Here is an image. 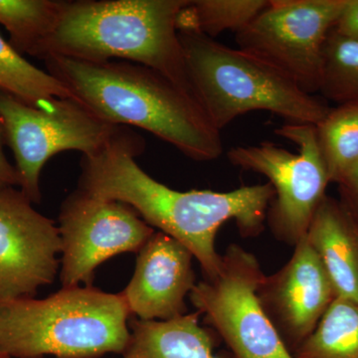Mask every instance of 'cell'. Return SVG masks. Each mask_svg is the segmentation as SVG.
I'll list each match as a JSON object with an SVG mask.
<instances>
[{
  "instance_id": "30bf717a",
  "label": "cell",
  "mask_w": 358,
  "mask_h": 358,
  "mask_svg": "<svg viewBox=\"0 0 358 358\" xmlns=\"http://www.w3.org/2000/svg\"><path fill=\"white\" fill-rule=\"evenodd\" d=\"M58 219L62 287L93 286L103 263L138 253L155 232L129 205L79 188L61 205Z\"/></svg>"
},
{
  "instance_id": "5bb4252c",
  "label": "cell",
  "mask_w": 358,
  "mask_h": 358,
  "mask_svg": "<svg viewBox=\"0 0 358 358\" xmlns=\"http://www.w3.org/2000/svg\"><path fill=\"white\" fill-rule=\"evenodd\" d=\"M306 239L327 271L336 298L358 301V224L345 205L324 197Z\"/></svg>"
},
{
  "instance_id": "4fadbf2b",
  "label": "cell",
  "mask_w": 358,
  "mask_h": 358,
  "mask_svg": "<svg viewBox=\"0 0 358 358\" xmlns=\"http://www.w3.org/2000/svg\"><path fill=\"white\" fill-rule=\"evenodd\" d=\"M192 252L178 240L155 231L138 251L128 286L121 292L131 315L141 320H169L187 312L194 288Z\"/></svg>"
},
{
  "instance_id": "7c38bea8",
  "label": "cell",
  "mask_w": 358,
  "mask_h": 358,
  "mask_svg": "<svg viewBox=\"0 0 358 358\" xmlns=\"http://www.w3.org/2000/svg\"><path fill=\"white\" fill-rule=\"evenodd\" d=\"M258 296L292 355L315 331L336 293L315 250L303 237L284 267L265 275Z\"/></svg>"
},
{
  "instance_id": "ba28073f",
  "label": "cell",
  "mask_w": 358,
  "mask_h": 358,
  "mask_svg": "<svg viewBox=\"0 0 358 358\" xmlns=\"http://www.w3.org/2000/svg\"><path fill=\"white\" fill-rule=\"evenodd\" d=\"M265 275L255 255L231 244L218 274L195 284L188 296L236 358H294L261 305Z\"/></svg>"
},
{
  "instance_id": "e0dca14e",
  "label": "cell",
  "mask_w": 358,
  "mask_h": 358,
  "mask_svg": "<svg viewBox=\"0 0 358 358\" xmlns=\"http://www.w3.org/2000/svg\"><path fill=\"white\" fill-rule=\"evenodd\" d=\"M63 4L64 0H0V24L9 33V44L21 55L36 57Z\"/></svg>"
},
{
  "instance_id": "9a60e30c",
  "label": "cell",
  "mask_w": 358,
  "mask_h": 358,
  "mask_svg": "<svg viewBox=\"0 0 358 358\" xmlns=\"http://www.w3.org/2000/svg\"><path fill=\"white\" fill-rule=\"evenodd\" d=\"M199 312L169 320L129 322L131 338L122 358H224L214 353L211 334Z\"/></svg>"
},
{
  "instance_id": "2e32d148",
  "label": "cell",
  "mask_w": 358,
  "mask_h": 358,
  "mask_svg": "<svg viewBox=\"0 0 358 358\" xmlns=\"http://www.w3.org/2000/svg\"><path fill=\"white\" fill-rule=\"evenodd\" d=\"M294 358H358V301L336 298Z\"/></svg>"
},
{
  "instance_id": "6da1fadb",
  "label": "cell",
  "mask_w": 358,
  "mask_h": 358,
  "mask_svg": "<svg viewBox=\"0 0 358 358\" xmlns=\"http://www.w3.org/2000/svg\"><path fill=\"white\" fill-rule=\"evenodd\" d=\"M143 148V138L124 127L102 150L83 155L78 188L129 205L154 229L185 245L204 278H213L222 265L215 244L221 226L234 220L242 236L260 235L274 188L267 182L228 192H178L141 169L136 157Z\"/></svg>"
},
{
  "instance_id": "603a6c76",
  "label": "cell",
  "mask_w": 358,
  "mask_h": 358,
  "mask_svg": "<svg viewBox=\"0 0 358 358\" xmlns=\"http://www.w3.org/2000/svg\"><path fill=\"white\" fill-rule=\"evenodd\" d=\"M334 30L343 36L358 41V0H346L345 9Z\"/></svg>"
},
{
  "instance_id": "d4e9b609",
  "label": "cell",
  "mask_w": 358,
  "mask_h": 358,
  "mask_svg": "<svg viewBox=\"0 0 358 358\" xmlns=\"http://www.w3.org/2000/svg\"><path fill=\"white\" fill-rule=\"evenodd\" d=\"M0 358H8V357H4V355H0Z\"/></svg>"
},
{
  "instance_id": "9c48e42d",
  "label": "cell",
  "mask_w": 358,
  "mask_h": 358,
  "mask_svg": "<svg viewBox=\"0 0 358 358\" xmlns=\"http://www.w3.org/2000/svg\"><path fill=\"white\" fill-rule=\"evenodd\" d=\"M345 4L346 0H271L236 33L238 46L313 95L320 92L327 40Z\"/></svg>"
},
{
  "instance_id": "ac0fdd59",
  "label": "cell",
  "mask_w": 358,
  "mask_h": 358,
  "mask_svg": "<svg viewBox=\"0 0 358 358\" xmlns=\"http://www.w3.org/2000/svg\"><path fill=\"white\" fill-rule=\"evenodd\" d=\"M271 0H188L176 20L178 32H199L214 39L222 32L241 31Z\"/></svg>"
},
{
  "instance_id": "7402d4cb",
  "label": "cell",
  "mask_w": 358,
  "mask_h": 358,
  "mask_svg": "<svg viewBox=\"0 0 358 358\" xmlns=\"http://www.w3.org/2000/svg\"><path fill=\"white\" fill-rule=\"evenodd\" d=\"M345 202L343 203L358 224V162L338 181Z\"/></svg>"
},
{
  "instance_id": "277c9868",
  "label": "cell",
  "mask_w": 358,
  "mask_h": 358,
  "mask_svg": "<svg viewBox=\"0 0 358 358\" xmlns=\"http://www.w3.org/2000/svg\"><path fill=\"white\" fill-rule=\"evenodd\" d=\"M122 293L62 287L44 299L0 300V355L99 358L126 350L131 317Z\"/></svg>"
},
{
  "instance_id": "ffe728a7",
  "label": "cell",
  "mask_w": 358,
  "mask_h": 358,
  "mask_svg": "<svg viewBox=\"0 0 358 358\" xmlns=\"http://www.w3.org/2000/svg\"><path fill=\"white\" fill-rule=\"evenodd\" d=\"M315 131L329 180L338 182L358 162V103L329 110Z\"/></svg>"
},
{
  "instance_id": "5b68a950",
  "label": "cell",
  "mask_w": 358,
  "mask_h": 358,
  "mask_svg": "<svg viewBox=\"0 0 358 358\" xmlns=\"http://www.w3.org/2000/svg\"><path fill=\"white\" fill-rule=\"evenodd\" d=\"M192 95L222 131L252 110H268L289 124H317L329 108L263 59L199 32H178Z\"/></svg>"
},
{
  "instance_id": "cb8c5ba5",
  "label": "cell",
  "mask_w": 358,
  "mask_h": 358,
  "mask_svg": "<svg viewBox=\"0 0 358 358\" xmlns=\"http://www.w3.org/2000/svg\"><path fill=\"white\" fill-rule=\"evenodd\" d=\"M3 131L0 126V189L7 187H20V176L15 166L9 162L3 152Z\"/></svg>"
},
{
  "instance_id": "7a4b0ae2",
  "label": "cell",
  "mask_w": 358,
  "mask_h": 358,
  "mask_svg": "<svg viewBox=\"0 0 358 358\" xmlns=\"http://www.w3.org/2000/svg\"><path fill=\"white\" fill-rule=\"evenodd\" d=\"M44 63L73 99L103 121L145 129L195 162L222 155L221 131L192 93L162 73L126 61L50 57Z\"/></svg>"
},
{
  "instance_id": "3957f363",
  "label": "cell",
  "mask_w": 358,
  "mask_h": 358,
  "mask_svg": "<svg viewBox=\"0 0 358 358\" xmlns=\"http://www.w3.org/2000/svg\"><path fill=\"white\" fill-rule=\"evenodd\" d=\"M187 1L64 0L36 58L136 63L162 73L192 93L176 28Z\"/></svg>"
},
{
  "instance_id": "d6986e66",
  "label": "cell",
  "mask_w": 358,
  "mask_h": 358,
  "mask_svg": "<svg viewBox=\"0 0 358 358\" xmlns=\"http://www.w3.org/2000/svg\"><path fill=\"white\" fill-rule=\"evenodd\" d=\"M0 92L33 107H43L56 99L72 98L56 78L26 60L1 34Z\"/></svg>"
},
{
  "instance_id": "52a82bcc",
  "label": "cell",
  "mask_w": 358,
  "mask_h": 358,
  "mask_svg": "<svg viewBox=\"0 0 358 358\" xmlns=\"http://www.w3.org/2000/svg\"><path fill=\"white\" fill-rule=\"evenodd\" d=\"M0 126L15 159L20 189L33 204L41 202L40 176L51 157L66 150L95 154L124 128L103 121L73 98L33 107L3 92Z\"/></svg>"
},
{
  "instance_id": "44dd1931",
  "label": "cell",
  "mask_w": 358,
  "mask_h": 358,
  "mask_svg": "<svg viewBox=\"0 0 358 358\" xmlns=\"http://www.w3.org/2000/svg\"><path fill=\"white\" fill-rule=\"evenodd\" d=\"M320 93L338 103H358V41L331 30L324 50Z\"/></svg>"
},
{
  "instance_id": "8fae6325",
  "label": "cell",
  "mask_w": 358,
  "mask_h": 358,
  "mask_svg": "<svg viewBox=\"0 0 358 358\" xmlns=\"http://www.w3.org/2000/svg\"><path fill=\"white\" fill-rule=\"evenodd\" d=\"M58 225L16 187L0 189V300L34 298L60 270Z\"/></svg>"
},
{
  "instance_id": "8992f818",
  "label": "cell",
  "mask_w": 358,
  "mask_h": 358,
  "mask_svg": "<svg viewBox=\"0 0 358 358\" xmlns=\"http://www.w3.org/2000/svg\"><path fill=\"white\" fill-rule=\"evenodd\" d=\"M275 133L299 148L294 155L271 141L231 148L227 159L233 166L268 178L275 195L267 223L280 241L292 246L306 237L331 182L317 143L315 124H287Z\"/></svg>"
}]
</instances>
